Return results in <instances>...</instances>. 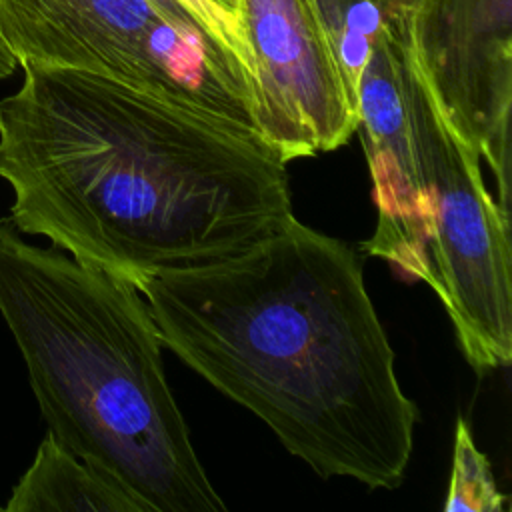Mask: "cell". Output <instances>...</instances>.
<instances>
[{"label": "cell", "instance_id": "obj_3", "mask_svg": "<svg viewBox=\"0 0 512 512\" xmlns=\"http://www.w3.org/2000/svg\"><path fill=\"white\" fill-rule=\"evenodd\" d=\"M0 314L56 440L146 512H220L168 386L148 304L126 280L0 218Z\"/></svg>", "mask_w": 512, "mask_h": 512}, {"label": "cell", "instance_id": "obj_14", "mask_svg": "<svg viewBox=\"0 0 512 512\" xmlns=\"http://www.w3.org/2000/svg\"><path fill=\"white\" fill-rule=\"evenodd\" d=\"M384 14L396 12V10H410L414 0H372Z\"/></svg>", "mask_w": 512, "mask_h": 512}, {"label": "cell", "instance_id": "obj_12", "mask_svg": "<svg viewBox=\"0 0 512 512\" xmlns=\"http://www.w3.org/2000/svg\"><path fill=\"white\" fill-rule=\"evenodd\" d=\"M216 12L218 16L230 26V30L234 32L236 40L240 42L242 48V56H244V42H242V30H240V0H206ZM244 70H246V58H244ZM248 80V78H246Z\"/></svg>", "mask_w": 512, "mask_h": 512}, {"label": "cell", "instance_id": "obj_4", "mask_svg": "<svg viewBox=\"0 0 512 512\" xmlns=\"http://www.w3.org/2000/svg\"><path fill=\"white\" fill-rule=\"evenodd\" d=\"M22 64L102 74L256 132L242 64L186 0H0Z\"/></svg>", "mask_w": 512, "mask_h": 512}, {"label": "cell", "instance_id": "obj_6", "mask_svg": "<svg viewBox=\"0 0 512 512\" xmlns=\"http://www.w3.org/2000/svg\"><path fill=\"white\" fill-rule=\"evenodd\" d=\"M256 134L282 162L330 152L358 126L328 42L300 0H240Z\"/></svg>", "mask_w": 512, "mask_h": 512}, {"label": "cell", "instance_id": "obj_2", "mask_svg": "<svg viewBox=\"0 0 512 512\" xmlns=\"http://www.w3.org/2000/svg\"><path fill=\"white\" fill-rule=\"evenodd\" d=\"M136 290L162 346L316 474L402 484L418 410L348 244L292 214L242 254Z\"/></svg>", "mask_w": 512, "mask_h": 512}, {"label": "cell", "instance_id": "obj_11", "mask_svg": "<svg viewBox=\"0 0 512 512\" xmlns=\"http://www.w3.org/2000/svg\"><path fill=\"white\" fill-rule=\"evenodd\" d=\"M506 500L496 486L486 454L476 448L466 420L458 418L444 512H502Z\"/></svg>", "mask_w": 512, "mask_h": 512}, {"label": "cell", "instance_id": "obj_5", "mask_svg": "<svg viewBox=\"0 0 512 512\" xmlns=\"http://www.w3.org/2000/svg\"><path fill=\"white\" fill-rule=\"evenodd\" d=\"M406 102L426 206L424 282L470 366L486 374L512 360L510 212L488 190L478 152L444 118L414 52Z\"/></svg>", "mask_w": 512, "mask_h": 512}, {"label": "cell", "instance_id": "obj_7", "mask_svg": "<svg viewBox=\"0 0 512 512\" xmlns=\"http://www.w3.org/2000/svg\"><path fill=\"white\" fill-rule=\"evenodd\" d=\"M408 24L438 108L486 160L510 212L512 0H414Z\"/></svg>", "mask_w": 512, "mask_h": 512}, {"label": "cell", "instance_id": "obj_10", "mask_svg": "<svg viewBox=\"0 0 512 512\" xmlns=\"http://www.w3.org/2000/svg\"><path fill=\"white\" fill-rule=\"evenodd\" d=\"M322 30L352 102L386 14L372 0H300Z\"/></svg>", "mask_w": 512, "mask_h": 512}, {"label": "cell", "instance_id": "obj_8", "mask_svg": "<svg viewBox=\"0 0 512 512\" xmlns=\"http://www.w3.org/2000/svg\"><path fill=\"white\" fill-rule=\"evenodd\" d=\"M408 10L388 12L358 82V126L372 176L378 224L362 248L404 274L426 278V206L414 154L406 70Z\"/></svg>", "mask_w": 512, "mask_h": 512}, {"label": "cell", "instance_id": "obj_15", "mask_svg": "<svg viewBox=\"0 0 512 512\" xmlns=\"http://www.w3.org/2000/svg\"><path fill=\"white\" fill-rule=\"evenodd\" d=\"M0 510H4V506H0Z\"/></svg>", "mask_w": 512, "mask_h": 512}, {"label": "cell", "instance_id": "obj_9", "mask_svg": "<svg viewBox=\"0 0 512 512\" xmlns=\"http://www.w3.org/2000/svg\"><path fill=\"white\" fill-rule=\"evenodd\" d=\"M6 512H146L118 482L84 462L48 430L12 490Z\"/></svg>", "mask_w": 512, "mask_h": 512}, {"label": "cell", "instance_id": "obj_1", "mask_svg": "<svg viewBox=\"0 0 512 512\" xmlns=\"http://www.w3.org/2000/svg\"><path fill=\"white\" fill-rule=\"evenodd\" d=\"M22 68L0 102L20 232L136 288L242 254L292 216L286 162L256 132L102 74Z\"/></svg>", "mask_w": 512, "mask_h": 512}, {"label": "cell", "instance_id": "obj_13", "mask_svg": "<svg viewBox=\"0 0 512 512\" xmlns=\"http://www.w3.org/2000/svg\"><path fill=\"white\" fill-rule=\"evenodd\" d=\"M16 66H18V62H16L14 54L8 50V46L0 38V80L10 76L16 70Z\"/></svg>", "mask_w": 512, "mask_h": 512}]
</instances>
